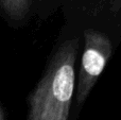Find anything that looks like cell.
I'll return each instance as SVG.
<instances>
[{
  "label": "cell",
  "mask_w": 121,
  "mask_h": 120,
  "mask_svg": "<svg viewBox=\"0 0 121 120\" xmlns=\"http://www.w3.org/2000/svg\"><path fill=\"white\" fill-rule=\"evenodd\" d=\"M79 40L64 42L29 97L28 120H68L75 86Z\"/></svg>",
  "instance_id": "6da1fadb"
},
{
  "label": "cell",
  "mask_w": 121,
  "mask_h": 120,
  "mask_svg": "<svg viewBox=\"0 0 121 120\" xmlns=\"http://www.w3.org/2000/svg\"><path fill=\"white\" fill-rule=\"evenodd\" d=\"M112 52L113 45L104 33L92 29L85 30L84 51L77 87V102L79 105H82L89 96L108 63Z\"/></svg>",
  "instance_id": "7a4b0ae2"
},
{
  "label": "cell",
  "mask_w": 121,
  "mask_h": 120,
  "mask_svg": "<svg viewBox=\"0 0 121 120\" xmlns=\"http://www.w3.org/2000/svg\"><path fill=\"white\" fill-rule=\"evenodd\" d=\"M0 5L10 18L20 20L29 12L31 0H0Z\"/></svg>",
  "instance_id": "3957f363"
},
{
  "label": "cell",
  "mask_w": 121,
  "mask_h": 120,
  "mask_svg": "<svg viewBox=\"0 0 121 120\" xmlns=\"http://www.w3.org/2000/svg\"><path fill=\"white\" fill-rule=\"evenodd\" d=\"M0 120H5V116H4V112L1 104H0Z\"/></svg>",
  "instance_id": "277c9868"
}]
</instances>
